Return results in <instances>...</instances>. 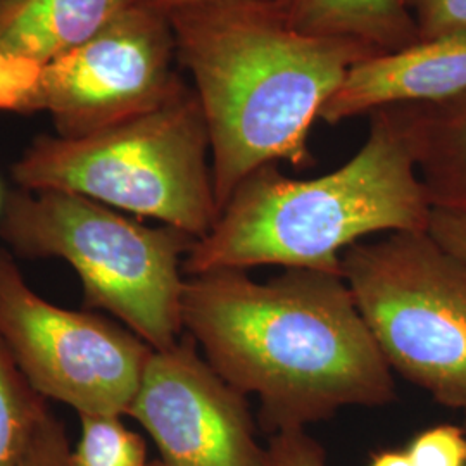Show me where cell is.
Here are the masks:
<instances>
[{
    "label": "cell",
    "instance_id": "6da1fadb",
    "mask_svg": "<svg viewBox=\"0 0 466 466\" xmlns=\"http://www.w3.org/2000/svg\"><path fill=\"white\" fill-rule=\"evenodd\" d=\"M182 325L223 380L258 396L269 437L396 400L392 370L340 273L287 268L268 282L246 269L185 277Z\"/></svg>",
    "mask_w": 466,
    "mask_h": 466
},
{
    "label": "cell",
    "instance_id": "7a4b0ae2",
    "mask_svg": "<svg viewBox=\"0 0 466 466\" xmlns=\"http://www.w3.org/2000/svg\"><path fill=\"white\" fill-rule=\"evenodd\" d=\"M167 17L206 117L218 211L259 167H309V132L323 106L350 67L375 54L302 32L280 0H213Z\"/></svg>",
    "mask_w": 466,
    "mask_h": 466
},
{
    "label": "cell",
    "instance_id": "3957f363",
    "mask_svg": "<svg viewBox=\"0 0 466 466\" xmlns=\"http://www.w3.org/2000/svg\"><path fill=\"white\" fill-rule=\"evenodd\" d=\"M432 206L389 109L370 115L367 142L327 175L296 180L279 165L233 190L196 240L185 277L218 269L306 268L342 275V252L371 233L429 232Z\"/></svg>",
    "mask_w": 466,
    "mask_h": 466
},
{
    "label": "cell",
    "instance_id": "277c9868",
    "mask_svg": "<svg viewBox=\"0 0 466 466\" xmlns=\"http://www.w3.org/2000/svg\"><path fill=\"white\" fill-rule=\"evenodd\" d=\"M11 175L19 188L78 194L196 238L219 215L208 125L187 82L159 107L97 134L35 137Z\"/></svg>",
    "mask_w": 466,
    "mask_h": 466
},
{
    "label": "cell",
    "instance_id": "5b68a950",
    "mask_svg": "<svg viewBox=\"0 0 466 466\" xmlns=\"http://www.w3.org/2000/svg\"><path fill=\"white\" fill-rule=\"evenodd\" d=\"M0 237L21 256L65 259L86 308L111 313L152 350L184 335V261L194 235L142 225L78 194L17 188L4 204Z\"/></svg>",
    "mask_w": 466,
    "mask_h": 466
},
{
    "label": "cell",
    "instance_id": "8992f818",
    "mask_svg": "<svg viewBox=\"0 0 466 466\" xmlns=\"http://www.w3.org/2000/svg\"><path fill=\"white\" fill-rule=\"evenodd\" d=\"M342 277L389 367L466 411V259L429 232H392L342 252Z\"/></svg>",
    "mask_w": 466,
    "mask_h": 466
},
{
    "label": "cell",
    "instance_id": "52a82bcc",
    "mask_svg": "<svg viewBox=\"0 0 466 466\" xmlns=\"http://www.w3.org/2000/svg\"><path fill=\"white\" fill-rule=\"evenodd\" d=\"M0 337L46 400L80 415H128L152 348L132 330L40 298L0 249Z\"/></svg>",
    "mask_w": 466,
    "mask_h": 466
},
{
    "label": "cell",
    "instance_id": "ba28073f",
    "mask_svg": "<svg viewBox=\"0 0 466 466\" xmlns=\"http://www.w3.org/2000/svg\"><path fill=\"white\" fill-rule=\"evenodd\" d=\"M165 13L132 4L82 47L42 66L36 113L82 138L165 104L185 78Z\"/></svg>",
    "mask_w": 466,
    "mask_h": 466
},
{
    "label": "cell",
    "instance_id": "9c48e42d",
    "mask_svg": "<svg viewBox=\"0 0 466 466\" xmlns=\"http://www.w3.org/2000/svg\"><path fill=\"white\" fill-rule=\"evenodd\" d=\"M167 466H267L246 394L223 380L185 333L152 350L128 410Z\"/></svg>",
    "mask_w": 466,
    "mask_h": 466
},
{
    "label": "cell",
    "instance_id": "30bf717a",
    "mask_svg": "<svg viewBox=\"0 0 466 466\" xmlns=\"http://www.w3.org/2000/svg\"><path fill=\"white\" fill-rule=\"evenodd\" d=\"M466 90V32L373 54L350 67L319 119L339 125L380 109L446 100Z\"/></svg>",
    "mask_w": 466,
    "mask_h": 466
},
{
    "label": "cell",
    "instance_id": "8fae6325",
    "mask_svg": "<svg viewBox=\"0 0 466 466\" xmlns=\"http://www.w3.org/2000/svg\"><path fill=\"white\" fill-rule=\"evenodd\" d=\"M387 109L411 149L432 209L466 217V90L451 99Z\"/></svg>",
    "mask_w": 466,
    "mask_h": 466
},
{
    "label": "cell",
    "instance_id": "7c38bea8",
    "mask_svg": "<svg viewBox=\"0 0 466 466\" xmlns=\"http://www.w3.org/2000/svg\"><path fill=\"white\" fill-rule=\"evenodd\" d=\"M134 0H0V50L38 66L82 47Z\"/></svg>",
    "mask_w": 466,
    "mask_h": 466
},
{
    "label": "cell",
    "instance_id": "4fadbf2b",
    "mask_svg": "<svg viewBox=\"0 0 466 466\" xmlns=\"http://www.w3.org/2000/svg\"><path fill=\"white\" fill-rule=\"evenodd\" d=\"M285 13L306 34L356 42L375 54L420 42L402 0H285Z\"/></svg>",
    "mask_w": 466,
    "mask_h": 466
},
{
    "label": "cell",
    "instance_id": "5bb4252c",
    "mask_svg": "<svg viewBox=\"0 0 466 466\" xmlns=\"http://www.w3.org/2000/svg\"><path fill=\"white\" fill-rule=\"evenodd\" d=\"M47 400L23 375L0 337V466H19L49 417Z\"/></svg>",
    "mask_w": 466,
    "mask_h": 466
},
{
    "label": "cell",
    "instance_id": "9a60e30c",
    "mask_svg": "<svg viewBox=\"0 0 466 466\" xmlns=\"http://www.w3.org/2000/svg\"><path fill=\"white\" fill-rule=\"evenodd\" d=\"M82 435L69 466H149L147 446L119 415H80Z\"/></svg>",
    "mask_w": 466,
    "mask_h": 466
},
{
    "label": "cell",
    "instance_id": "2e32d148",
    "mask_svg": "<svg viewBox=\"0 0 466 466\" xmlns=\"http://www.w3.org/2000/svg\"><path fill=\"white\" fill-rule=\"evenodd\" d=\"M40 71L42 66L0 50V111L19 115L36 113Z\"/></svg>",
    "mask_w": 466,
    "mask_h": 466
},
{
    "label": "cell",
    "instance_id": "e0dca14e",
    "mask_svg": "<svg viewBox=\"0 0 466 466\" xmlns=\"http://www.w3.org/2000/svg\"><path fill=\"white\" fill-rule=\"evenodd\" d=\"M415 466H466V431L458 425H435L417 433L406 448Z\"/></svg>",
    "mask_w": 466,
    "mask_h": 466
},
{
    "label": "cell",
    "instance_id": "ac0fdd59",
    "mask_svg": "<svg viewBox=\"0 0 466 466\" xmlns=\"http://www.w3.org/2000/svg\"><path fill=\"white\" fill-rule=\"evenodd\" d=\"M402 4L417 26L420 42L466 32V0H402Z\"/></svg>",
    "mask_w": 466,
    "mask_h": 466
},
{
    "label": "cell",
    "instance_id": "d6986e66",
    "mask_svg": "<svg viewBox=\"0 0 466 466\" xmlns=\"http://www.w3.org/2000/svg\"><path fill=\"white\" fill-rule=\"evenodd\" d=\"M267 466H327V454L306 429L289 431L269 437Z\"/></svg>",
    "mask_w": 466,
    "mask_h": 466
},
{
    "label": "cell",
    "instance_id": "ffe728a7",
    "mask_svg": "<svg viewBox=\"0 0 466 466\" xmlns=\"http://www.w3.org/2000/svg\"><path fill=\"white\" fill-rule=\"evenodd\" d=\"M69 454L66 429L50 413L19 466H69Z\"/></svg>",
    "mask_w": 466,
    "mask_h": 466
},
{
    "label": "cell",
    "instance_id": "44dd1931",
    "mask_svg": "<svg viewBox=\"0 0 466 466\" xmlns=\"http://www.w3.org/2000/svg\"><path fill=\"white\" fill-rule=\"evenodd\" d=\"M429 233L441 246L466 259V217L432 209Z\"/></svg>",
    "mask_w": 466,
    "mask_h": 466
},
{
    "label": "cell",
    "instance_id": "7402d4cb",
    "mask_svg": "<svg viewBox=\"0 0 466 466\" xmlns=\"http://www.w3.org/2000/svg\"><path fill=\"white\" fill-rule=\"evenodd\" d=\"M367 466H415L406 450H383L375 452Z\"/></svg>",
    "mask_w": 466,
    "mask_h": 466
},
{
    "label": "cell",
    "instance_id": "603a6c76",
    "mask_svg": "<svg viewBox=\"0 0 466 466\" xmlns=\"http://www.w3.org/2000/svg\"><path fill=\"white\" fill-rule=\"evenodd\" d=\"M202 2H213V0H134V4L137 5H144V7H149V9L165 13V15H169L182 7L202 4Z\"/></svg>",
    "mask_w": 466,
    "mask_h": 466
},
{
    "label": "cell",
    "instance_id": "cb8c5ba5",
    "mask_svg": "<svg viewBox=\"0 0 466 466\" xmlns=\"http://www.w3.org/2000/svg\"><path fill=\"white\" fill-rule=\"evenodd\" d=\"M149 466H167L161 460H154V461H150Z\"/></svg>",
    "mask_w": 466,
    "mask_h": 466
},
{
    "label": "cell",
    "instance_id": "d4e9b609",
    "mask_svg": "<svg viewBox=\"0 0 466 466\" xmlns=\"http://www.w3.org/2000/svg\"><path fill=\"white\" fill-rule=\"evenodd\" d=\"M463 429L466 431V411H465V423H463Z\"/></svg>",
    "mask_w": 466,
    "mask_h": 466
},
{
    "label": "cell",
    "instance_id": "484cf974",
    "mask_svg": "<svg viewBox=\"0 0 466 466\" xmlns=\"http://www.w3.org/2000/svg\"><path fill=\"white\" fill-rule=\"evenodd\" d=\"M280 2H285V0H280Z\"/></svg>",
    "mask_w": 466,
    "mask_h": 466
}]
</instances>
